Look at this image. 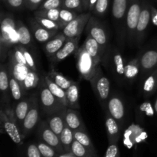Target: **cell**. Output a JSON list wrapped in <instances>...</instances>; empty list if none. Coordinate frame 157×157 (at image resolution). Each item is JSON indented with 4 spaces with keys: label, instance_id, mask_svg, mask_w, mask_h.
<instances>
[{
    "label": "cell",
    "instance_id": "cell-43",
    "mask_svg": "<svg viewBox=\"0 0 157 157\" xmlns=\"http://www.w3.org/2000/svg\"><path fill=\"white\" fill-rule=\"evenodd\" d=\"M62 8L77 12H82L84 11L82 0H63Z\"/></svg>",
    "mask_w": 157,
    "mask_h": 157
},
{
    "label": "cell",
    "instance_id": "cell-37",
    "mask_svg": "<svg viewBox=\"0 0 157 157\" xmlns=\"http://www.w3.org/2000/svg\"><path fill=\"white\" fill-rule=\"evenodd\" d=\"M71 152L75 155V157H94L86 147L76 140H75L72 144Z\"/></svg>",
    "mask_w": 157,
    "mask_h": 157
},
{
    "label": "cell",
    "instance_id": "cell-46",
    "mask_svg": "<svg viewBox=\"0 0 157 157\" xmlns=\"http://www.w3.org/2000/svg\"><path fill=\"white\" fill-rule=\"evenodd\" d=\"M139 110L140 111L141 117H153L155 113L154 107L151 105L150 101H146L144 104H141L139 107Z\"/></svg>",
    "mask_w": 157,
    "mask_h": 157
},
{
    "label": "cell",
    "instance_id": "cell-21",
    "mask_svg": "<svg viewBox=\"0 0 157 157\" xmlns=\"http://www.w3.org/2000/svg\"><path fill=\"white\" fill-rule=\"evenodd\" d=\"M8 59H9V61H8L9 71L16 78V80L19 82V84H21V87L23 89L25 79L30 69L26 65L17 62L10 55H8ZM23 90H24V89H23Z\"/></svg>",
    "mask_w": 157,
    "mask_h": 157
},
{
    "label": "cell",
    "instance_id": "cell-13",
    "mask_svg": "<svg viewBox=\"0 0 157 157\" xmlns=\"http://www.w3.org/2000/svg\"><path fill=\"white\" fill-rule=\"evenodd\" d=\"M38 135L43 142L53 147L58 153L62 154L65 153L59 136L55 132L52 131L46 121H40L38 126Z\"/></svg>",
    "mask_w": 157,
    "mask_h": 157
},
{
    "label": "cell",
    "instance_id": "cell-8",
    "mask_svg": "<svg viewBox=\"0 0 157 157\" xmlns=\"http://www.w3.org/2000/svg\"><path fill=\"white\" fill-rule=\"evenodd\" d=\"M77 61V69L81 78L90 81L97 72L99 65H97L93 58L82 45L78 48L75 54Z\"/></svg>",
    "mask_w": 157,
    "mask_h": 157
},
{
    "label": "cell",
    "instance_id": "cell-22",
    "mask_svg": "<svg viewBox=\"0 0 157 157\" xmlns=\"http://www.w3.org/2000/svg\"><path fill=\"white\" fill-rule=\"evenodd\" d=\"M157 90V70L150 72L142 78L141 94L144 98H149Z\"/></svg>",
    "mask_w": 157,
    "mask_h": 157
},
{
    "label": "cell",
    "instance_id": "cell-14",
    "mask_svg": "<svg viewBox=\"0 0 157 157\" xmlns=\"http://www.w3.org/2000/svg\"><path fill=\"white\" fill-rule=\"evenodd\" d=\"M91 17L90 12L79 14L73 21L67 25L62 29V34L67 38L81 37L85 26H87L89 19Z\"/></svg>",
    "mask_w": 157,
    "mask_h": 157
},
{
    "label": "cell",
    "instance_id": "cell-9",
    "mask_svg": "<svg viewBox=\"0 0 157 157\" xmlns=\"http://www.w3.org/2000/svg\"><path fill=\"white\" fill-rule=\"evenodd\" d=\"M32 102L30 109L24 120L22 126H21V135L23 139L27 137L34 129L38 126L40 123V108L39 101H38V91L32 94Z\"/></svg>",
    "mask_w": 157,
    "mask_h": 157
},
{
    "label": "cell",
    "instance_id": "cell-41",
    "mask_svg": "<svg viewBox=\"0 0 157 157\" xmlns=\"http://www.w3.org/2000/svg\"><path fill=\"white\" fill-rule=\"evenodd\" d=\"M34 18L44 29L51 31H55V32H58L61 29L58 21H53V20L48 19V18H41V17H34Z\"/></svg>",
    "mask_w": 157,
    "mask_h": 157
},
{
    "label": "cell",
    "instance_id": "cell-6",
    "mask_svg": "<svg viewBox=\"0 0 157 157\" xmlns=\"http://www.w3.org/2000/svg\"><path fill=\"white\" fill-rule=\"evenodd\" d=\"M89 82L101 107L103 110H105L111 94V85L110 80L103 72L101 64L98 67L97 72L94 78Z\"/></svg>",
    "mask_w": 157,
    "mask_h": 157
},
{
    "label": "cell",
    "instance_id": "cell-18",
    "mask_svg": "<svg viewBox=\"0 0 157 157\" xmlns=\"http://www.w3.org/2000/svg\"><path fill=\"white\" fill-rule=\"evenodd\" d=\"M104 112V119H105V127L107 130V138L109 144H117L121 137V127L117 121L110 115L107 109L103 110Z\"/></svg>",
    "mask_w": 157,
    "mask_h": 157
},
{
    "label": "cell",
    "instance_id": "cell-3",
    "mask_svg": "<svg viewBox=\"0 0 157 157\" xmlns=\"http://www.w3.org/2000/svg\"><path fill=\"white\" fill-rule=\"evenodd\" d=\"M127 3L128 0H113L112 4V15L116 32L117 41L121 48H124L127 42L126 17Z\"/></svg>",
    "mask_w": 157,
    "mask_h": 157
},
{
    "label": "cell",
    "instance_id": "cell-51",
    "mask_svg": "<svg viewBox=\"0 0 157 157\" xmlns=\"http://www.w3.org/2000/svg\"><path fill=\"white\" fill-rule=\"evenodd\" d=\"M97 1H98V0H90V2H89V11H90V12H92V11H93Z\"/></svg>",
    "mask_w": 157,
    "mask_h": 157
},
{
    "label": "cell",
    "instance_id": "cell-34",
    "mask_svg": "<svg viewBox=\"0 0 157 157\" xmlns=\"http://www.w3.org/2000/svg\"><path fill=\"white\" fill-rule=\"evenodd\" d=\"M40 80H41V76L39 75L38 72L30 69L24 81L23 89H24L25 93L27 94L29 90H32L38 87L39 85Z\"/></svg>",
    "mask_w": 157,
    "mask_h": 157
},
{
    "label": "cell",
    "instance_id": "cell-50",
    "mask_svg": "<svg viewBox=\"0 0 157 157\" xmlns=\"http://www.w3.org/2000/svg\"><path fill=\"white\" fill-rule=\"evenodd\" d=\"M151 22L154 25H157V9L152 6L151 7Z\"/></svg>",
    "mask_w": 157,
    "mask_h": 157
},
{
    "label": "cell",
    "instance_id": "cell-48",
    "mask_svg": "<svg viewBox=\"0 0 157 157\" xmlns=\"http://www.w3.org/2000/svg\"><path fill=\"white\" fill-rule=\"evenodd\" d=\"M27 157H42L38 145L34 144H29L27 148Z\"/></svg>",
    "mask_w": 157,
    "mask_h": 157
},
{
    "label": "cell",
    "instance_id": "cell-36",
    "mask_svg": "<svg viewBox=\"0 0 157 157\" xmlns=\"http://www.w3.org/2000/svg\"><path fill=\"white\" fill-rule=\"evenodd\" d=\"M78 15V12H75V11L61 8V10H60L59 20H58V24H59L60 28H61V30H62L68 23H70L71 21H73Z\"/></svg>",
    "mask_w": 157,
    "mask_h": 157
},
{
    "label": "cell",
    "instance_id": "cell-25",
    "mask_svg": "<svg viewBox=\"0 0 157 157\" xmlns=\"http://www.w3.org/2000/svg\"><path fill=\"white\" fill-rule=\"evenodd\" d=\"M64 110H60V111L55 112V113H52V114L46 116L45 121L47 124H48L49 127L58 136L61 135V132L63 131L64 127H65L64 117Z\"/></svg>",
    "mask_w": 157,
    "mask_h": 157
},
{
    "label": "cell",
    "instance_id": "cell-33",
    "mask_svg": "<svg viewBox=\"0 0 157 157\" xmlns=\"http://www.w3.org/2000/svg\"><path fill=\"white\" fill-rule=\"evenodd\" d=\"M74 136H75V140H76L80 144H82L84 147H86L94 156L98 157L96 150L94 147L91 140L87 133V131H81V130L74 131Z\"/></svg>",
    "mask_w": 157,
    "mask_h": 157
},
{
    "label": "cell",
    "instance_id": "cell-38",
    "mask_svg": "<svg viewBox=\"0 0 157 157\" xmlns=\"http://www.w3.org/2000/svg\"><path fill=\"white\" fill-rule=\"evenodd\" d=\"M60 10H61V9H48V10H36L34 12V16L48 18V19L53 20V21L58 22Z\"/></svg>",
    "mask_w": 157,
    "mask_h": 157
},
{
    "label": "cell",
    "instance_id": "cell-42",
    "mask_svg": "<svg viewBox=\"0 0 157 157\" xmlns=\"http://www.w3.org/2000/svg\"><path fill=\"white\" fill-rule=\"evenodd\" d=\"M38 147L39 149L40 152L42 157H58L59 156V153L52 147L49 146L48 144H45L44 142H38Z\"/></svg>",
    "mask_w": 157,
    "mask_h": 157
},
{
    "label": "cell",
    "instance_id": "cell-10",
    "mask_svg": "<svg viewBox=\"0 0 157 157\" xmlns=\"http://www.w3.org/2000/svg\"><path fill=\"white\" fill-rule=\"evenodd\" d=\"M87 35L92 37L100 44L104 53V57L109 49L108 34L104 25L96 18L91 17L89 19L86 26Z\"/></svg>",
    "mask_w": 157,
    "mask_h": 157
},
{
    "label": "cell",
    "instance_id": "cell-47",
    "mask_svg": "<svg viewBox=\"0 0 157 157\" xmlns=\"http://www.w3.org/2000/svg\"><path fill=\"white\" fill-rule=\"evenodd\" d=\"M104 157H120V150L117 144H109Z\"/></svg>",
    "mask_w": 157,
    "mask_h": 157
},
{
    "label": "cell",
    "instance_id": "cell-15",
    "mask_svg": "<svg viewBox=\"0 0 157 157\" xmlns=\"http://www.w3.org/2000/svg\"><path fill=\"white\" fill-rule=\"evenodd\" d=\"M137 58L140 64L142 78L157 68V47L144 49Z\"/></svg>",
    "mask_w": 157,
    "mask_h": 157
},
{
    "label": "cell",
    "instance_id": "cell-45",
    "mask_svg": "<svg viewBox=\"0 0 157 157\" xmlns=\"http://www.w3.org/2000/svg\"><path fill=\"white\" fill-rule=\"evenodd\" d=\"M8 8L12 10L21 11L25 7V0H2Z\"/></svg>",
    "mask_w": 157,
    "mask_h": 157
},
{
    "label": "cell",
    "instance_id": "cell-52",
    "mask_svg": "<svg viewBox=\"0 0 157 157\" xmlns=\"http://www.w3.org/2000/svg\"><path fill=\"white\" fill-rule=\"evenodd\" d=\"M89 2L90 0H82L84 11H89Z\"/></svg>",
    "mask_w": 157,
    "mask_h": 157
},
{
    "label": "cell",
    "instance_id": "cell-7",
    "mask_svg": "<svg viewBox=\"0 0 157 157\" xmlns=\"http://www.w3.org/2000/svg\"><path fill=\"white\" fill-rule=\"evenodd\" d=\"M141 8L142 0H128L126 17V29L127 42L131 46L135 45L136 25L140 15Z\"/></svg>",
    "mask_w": 157,
    "mask_h": 157
},
{
    "label": "cell",
    "instance_id": "cell-32",
    "mask_svg": "<svg viewBox=\"0 0 157 157\" xmlns=\"http://www.w3.org/2000/svg\"><path fill=\"white\" fill-rule=\"evenodd\" d=\"M9 87H10V92L12 98L17 103L19 102L26 97L25 93L23 90L21 84H19L16 78L9 71Z\"/></svg>",
    "mask_w": 157,
    "mask_h": 157
},
{
    "label": "cell",
    "instance_id": "cell-30",
    "mask_svg": "<svg viewBox=\"0 0 157 157\" xmlns=\"http://www.w3.org/2000/svg\"><path fill=\"white\" fill-rule=\"evenodd\" d=\"M67 107L75 110H79V84L75 81L67 90Z\"/></svg>",
    "mask_w": 157,
    "mask_h": 157
},
{
    "label": "cell",
    "instance_id": "cell-19",
    "mask_svg": "<svg viewBox=\"0 0 157 157\" xmlns=\"http://www.w3.org/2000/svg\"><path fill=\"white\" fill-rule=\"evenodd\" d=\"M64 123L67 127L71 129L73 131H87L81 113L78 110L66 107L64 112Z\"/></svg>",
    "mask_w": 157,
    "mask_h": 157
},
{
    "label": "cell",
    "instance_id": "cell-26",
    "mask_svg": "<svg viewBox=\"0 0 157 157\" xmlns=\"http://www.w3.org/2000/svg\"><path fill=\"white\" fill-rule=\"evenodd\" d=\"M17 32L18 34L19 44L27 48H31L34 45V36L30 29L27 27L21 20L16 21Z\"/></svg>",
    "mask_w": 157,
    "mask_h": 157
},
{
    "label": "cell",
    "instance_id": "cell-53",
    "mask_svg": "<svg viewBox=\"0 0 157 157\" xmlns=\"http://www.w3.org/2000/svg\"><path fill=\"white\" fill-rule=\"evenodd\" d=\"M58 157H75V156L71 152V153H64L62 154H60Z\"/></svg>",
    "mask_w": 157,
    "mask_h": 157
},
{
    "label": "cell",
    "instance_id": "cell-44",
    "mask_svg": "<svg viewBox=\"0 0 157 157\" xmlns=\"http://www.w3.org/2000/svg\"><path fill=\"white\" fill-rule=\"evenodd\" d=\"M63 0H44L38 10H48V9H61Z\"/></svg>",
    "mask_w": 157,
    "mask_h": 157
},
{
    "label": "cell",
    "instance_id": "cell-4",
    "mask_svg": "<svg viewBox=\"0 0 157 157\" xmlns=\"http://www.w3.org/2000/svg\"><path fill=\"white\" fill-rule=\"evenodd\" d=\"M102 63L111 71L115 80L118 83L122 84L125 82L124 73L127 61L117 48H109L103 58Z\"/></svg>",
    "mask_w": 157,
    "mask_h": 157
},
{
    "label": "cell",
    "instance_id": "cell-49",
    "mask_svg": "<svg viewBox=\"0 0 157 157\" xmlns=\"http://www.w3.org/2000/svg\"><path fill=\"white\" fill-rule=\"evenodd\" d=\"M44 0H25V8L32 11H36Z\"/></svg>",
    "mask_w": 157,
    "mask_h": 157
},
{
    "label": "cell",
    "instance_id": "cell-12",
    "mask_svg": "<svg viewBox=\"0 0 157 157\" xmlns=\"http://www.w3.org/2000/svg\"><path fill=\"white\" fill-rule=\"evenodd\" d=\"M109 113L120 124L121 128L126 122V104L123 97L117 91H112L107 102V108Z\"/></svg>",
    "mask_w": 157,
    "mask_h": 157
},
{
    "label": "cell",
    "instance_id": "cell-29",
    "mask_svg": "<svg viewBox=\"0 0 157 157\" xmlns=\"http://www.w3.org/2000/svg\"><path fill=\"white\" fill-rule=\"evenodd\" d=\"M42 76L44 78V82H45L46 85L48 87L50 91L53 94L55 97H56L64 106L67 107V97H66V90L61 88L60 86L55 84L53 81L50 79L47 73H43Z\"/></svg>",
    "mask_w": 157,
    "mask_h": 157
},
{
    "label": "cell",
    "instance_id": "cell-1",
    "mask_svg": "<svg viewBox=\"0 0 157 157\" xmlns=\"http://www.w3.org/2000/svg\"><path fill=\"white\" fill-rule=\"evenodd\" d=\"M19 44L18 34L17 32L16 21L12 15L2 12L1 13V35H0V60L4 63L8 58L9 50Z\"/></svg>",
    "mask_w": 157,
    "mask_h": 157
},
{
    "label": "cell",
    "instance_id": "cell-39",
    "mask_svg": "<svg viewBox=\"0 0 157 157\" xmlns=\"http://www.w3.org/2000/svg\"><path fill=\"white\" fill-rule=\"evenodd\" d=\"M20 48H21V52H22L23 55H24L25 60L26 61V64H27V67H29V69L32 71H38V66H37L36 63H35V59H34V57L32 55V54L29 52V49L27 48L25 46L21 45V44H19Z\"/></svg>",
    "mask_w": 157,
    "mask_h": 157
},
{
    "label": "cell",
    "instance_id": "cell-24",
    "mask_svg": "<svg viewBox=\"0 0 157 157\" xmlns=\"http://www.w3.org/2000/svg\"><path fill=\"white\" fill-rule=\"evenodd\" d=\"M67 38L62 33H58L54 38L43 44V50L48 58L55 55L65 43Z\"/></svg>",
    "mask_w": 157,
    "mask_h": 157
},
{
    "label": "cell",
    "instance_id": "cell-23",
    "mask_svg": "<svg viewBox=\"0 0 157 157\" xmlns=\"http://www.w3.org/2000/svg\"><path fill=\"white\" fill-rule=\"evenodd\" d=\"M83 46L85 48L86 51L90 55V56L93 58L95 64L97 65H100L102 62L103 58H104V53L101 49V46L96 41L94 38L87 35V38L84 41Z\"/></svg>",
    "mask_w": 157,
    "mask_h": 157
},
{
    "label": "cell",
    "instance_id": "cell-2",
    "mask_svg": "<svg viewBox=\"0 0 157 157\" xmlns=\"http://www.w3.org/2000/svg\"><path fill=\"white\" fill-rule=\"evenodd\" d=\"M0 124L5 133L17 145H21L23 137L21 130L15 115V110L9 104H1Z\"/></svg>",
    "mask_w": 157,
    "mask_h": 157
},
{
    "label": "cell",
    "instance_id": "cell-31",
    "mask_svg": "<svg viewBox=\"0 0 157 157\" xmlns=\"http://www.w3.org/2000/svg\"><path fill=\"white\" fill-rule=\"evenodd\" d=\"M47 74L52 81H53L55 84H57L58 86H60V87H61V88L64 89V90H67V89L75 82V81L68 79L67 78L64 77L62 74L57 71L54 68L53 66H52L50 71H49Z\"/></svg>",
    "mask_w": 157,
    "mask_h": 157
},
{
    "label": "cell",
    "instance_id": "cell-11",
    "mask_svg": "<svg viewBox=\"0 0 157 157\" xmlns=\"http://www.w3.org/2000/svg\"><path fill=\"white\" fill-rule=\"evenodd\" d=\"M152 5L149 0H142L141 12L138 19L135 38V45L140 48L146 38L147 29L151 21Z\"/></svg>",
    "mask_w": 157,
    "mask_h": 157
},
{
    "label": "cell",
    "instance_id": "cell-55",
    "mask_svg": "<svg viewBox=\"0 0 157 157\" xmlns=\"http://www.w3.org/2000/svg\"><path fill=\"white\" fill-rule=\"evenodd\" d=\"M156 70H157V68H156Z\"/></svg>",
    "mask_w": 157,
    "mask_h": 157
},
{
    "label": "cell",
    "instance_id": "cell-35",
    "mask_svg": "<svg viewBox=\"0 0 157 157\" xmlns=\"http://www.w3.org/2000/svg\"><path fill=\"white\" fill-rule=\"evenodd\" d=\"M60 140L65 153H71V145L75 140V136H74V131L65 125L64 130L61 132V135L59 136Z\"/></svg>",
    "mask_w": 157,
    "mask_h": 157
},
{
    "label": "cell",
    "instance_id": "cell-20",
    "mask_svg": "<svg viewBox=\"0 0 157 157\" xmlns=\"http://www.w3.org/2000/svg\"><path fill=\"white\" fill-rule=\"evenodd\" d=\"M0 90L2 94L1 104H9L12 96L9 87V68L8 64L3 63L0 65Z\"/></svg>",
    "mask_w": 157,
    "mask_h": 157
},
{
    "label": "cell",
    "instance_id": "cell-54",
    "mask_svg": "<svg viewBox=\"0 0 157 157\" xmlns=\"http://www.w3.org/2000/svg\"><path fill=\"white\" fill-rule=\"evenodd\" d=\"M153 107H154V110H155V113H157V98L155 101L154 104H153Z\"/></svg>",
    "mask_w": 157,
    "mask_h": 157
},
{
    "label": "cell",
    "instance_id": "cell-5",
    "mask_svg": "<svg viewBox=\"0 0 157 157\" xmlns=\"http://www.w3.org/2000/svg\"><path fill=\"white\" fill-rule=\"evenodd\" d=\"M37 91H38L40 108L42 113L46 116L64 110L67 107L50 91L44 82L42 75L41 76V80Z\"/></svg>",
    "mask_w": 157,
    "mask_h": 157
},
{
    "label": "cell",
    "instance_id": "cell-16",
    "mask_svg": "<svg viewBox=\"0 0 157 157\" xmlns=\"http://www.w3.org/2000/svg\"><path fill=\"white\" fill-rule=\"evenodd\" d=\"M81 37L73 38H67L65 43L63 47L53 56L48 58L52 66H55L58 63L64 61V59L71 55L72 54H75L78 49V42Z\"/></svg>",
    "mask_w": 157,
    "mask_h": 157
},
{
    "label": "cell",
    "instance_id": "cell-27",
    "mask_svg": "<svg viewBox=\"0 0 157 157\" xmlns=\"http://www.w3.org/2000/svg\"><path fill=\"white\" fill-rule=\"evenodd\" d=\"M32 102V95L31 94L29 97L25 98L19 102H18L15 105L14 110H15V115L16 117L17 121L18 123L20 128H21L24 120L30 109Z\"/></svg>",
    "mask_w": 157,
    "mask_h": 157
},
{
    "label": "cell",
    "instance_id": "cell-40",
    "mask_svg": "<svg viewBox=\"0 0 157 157\" xmlns=\"http://www.w3.org/2000/svg\"><path fill=\"white\" fill-rule=\"evenodd\" d=\"M110 2V0H98L92 12L98 16H104L108 11Z\"/></svg>",
    "mask_w": 157,
    "mask_h": 157
},
{
    "label": "cell",
    "instance_id": "cell-28",
    "mask_svg": "<svg viewBox=\"0 0 157 157\" xmlns=\"http://www.w3.org/2000/svg\"><path fill=\"white\" fill-rule=\"evenodd\" d=\"M141 73L140 64L138 58L127 61L125 66V73H124V78H125V82L133 83L137 78L138 75Z\"/></svg>",
    "mask_w": 157,
    "mask_h": 157
},
{
    "label": "cell",
    "instance_id": "cell-17",
    "mask_svg": "<svg viewBox=\"0 0 157 157\" xmlns=\"http://www.w3.org/2000/svg\"><path fill=\"white\" fill-rule=\"evenodd\" d=\"M29 24L35 41L40 44H44L58 34V32L44 29L36 21L35 18H29Z\"/></svg>",
    "mask_w": 157,
    "mask_h": 157
}]
</instances>
